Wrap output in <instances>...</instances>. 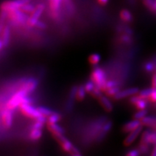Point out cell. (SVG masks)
<instances>
[{
    "instance_id": "obj_10",
    "label": "cell",
    "mask_w": 156,
    "mask_h": 156,
    "mask_svg": "<svg viewBox=\"0 0 156 156\" xmlns=\"http://www.w3.org/2000/svg\"><path fill=\"white\" fill-rule=\"evenodd\" d=\"M142 127H143V126H140L139 128L136 129H134L133 131L130 132L129 133H128L127 136H126L125 139L124 140V145L129 146L132 145L134 142H135V140L137 139L138 136H140V134L142 133Z\"/></svg>"
},
{
    "instance_id": "obj_28",
    "label": "cell",
    "mask_w": 156,
    "mask_h": 156,
    "mask_svg": "<svg viewBox=\"0 0 156 156\" xmlns=\"http://www.w3.org/2000/svg\"><path fill=\"white\" fill-rule=\"evenodd\" d=\"M140 150L138 148H135V149H132L129 151L126 154V156H140Z\"/></svg>"
},
{
    "instance_id": "obj_19",
    "label": "cell",
    "mask_w": 156,
    "mask_h": 156,
    "mask_svg": "<svg viewBox=\"0 0 156 156\" xmlns=\"http://www.w3.org/2000/svg\"><path fill=\"white\" fill-rule=\"evenodd\" d=\"M62 119V115L58 112H54L53 114L51 115L46 119V124H57Z\"/></svg>"
},
{
    "instance_id": "obj_11",
    "label": "cell",
    "mask_w": 156,
    "mask_h": 156,
    "mask_svg": "<svg viewBox=\"0 0 156 156\" xmlns=\"http://www.w3.org/2000/svg\"><path fill=\"white\" fill-rule=\"evenodd\" d=\"M11 28L12 27L9 25L8 23L5 25V27L2 31V33L0 34V39L2 40V41L3 43L4 47H7L8 46L11 41Z\"/></svg>"
},
{
    "instance_id": "obj_25",
    "label": "cell",
    "mask_w": 156,
    "mask_h": 156,
    "mask_svg": "<svg viewBox=\"0 0 156 156\" xmlns=\"http://www.w3.org/2000/svg\"><path fill=\"white\" fill-rule=\"evenodd\" d=\"M146 116H147V111L146 109H145V110H137V112L134 114L133 118L134 119L141 121Z\"/></svg>"
},
{
    "instance_id": "obj_32",
    "label": "cell",
    "mask_w": 156,
    "mask_h": 156,
    "mask_svg": "<svg viewBox=\"0 0 156 156\" xmlns=\"http://www.w3.org/2000/svg\"><path fill=\"white\" fill-rule=\"evenodd\" d=\"M152 59H153V61L154 62V65H155V72H154V73H156V56H154Z\"/></svg>"
},
{
    "instance_id": "obj_4",
    "label": "cell",
    "mask_w": 156,
    "mask_h": 156,
    "mask_svg": "<svg viewBox=\"0 0 156 156\" xmlns=\"http://www.w3.org/2000/svg\"><path fill=\"white\" fill-rule=\"evenodd\" d=\"M57 142L59 144L62 149L63 150L65 153H69L70 155H77V154L80 153L79 149H78L77 147H75V146L73 145V142L70 141L69 139H67V137L66 136H64V137L62 138L60 140H58Z\"/></svg>"
},
{
    "instance_id": "obj_7",
    "label": "cell",
    "mask_w": 156,
    "mask_h": 156,
    "mask_svg": "<svg viewBox=\"0 0 156 156\" xmlns=\"http://www.w3.org/2000/svg\"><path fill=\"white\" fill-rule=\"evenodd\" d=\"M139 88L135 87H128L125 89H121L118 93H116V95L114 97V100L115 101H121L123 99L129 98L134 95H136L139 93Z\"/></svg>"
},
{
    "instance_id": "obj_16",
    "label": "cell",
    "mask_w": 156,
    "mask_h": 156,
    "mask_svg": "<svg viewBox=\"0 0 156 156\" xmlns=\"http://www.w3.org/2000/svg\"><path fill=\"white\" fill-rule=\"evenodd\" d=\"M119 17L124 23H130L133 21V15L127 9H123L120 11Z\"/></svg>"
},
{
    "instance_id": "obj_2",
    "label": "cell",
    "mask_w": 156,
    "mask_h": 156,
    "mask_svg": "<svg viewBox=\"0 0 156 156\" xmlns=\"http://www.w3.org/2000/svg\"><path fill=\"white\" fill-rule=\"evenodd\" d=\"M108 79V74L106 69L102 67H95L93 68L90 73V80L93 82V83L101 90L105 85L107 80Z\"/></svg>"
},
{
    "instance_id": "obj_30",
    "label": "cell",
    "mask_w": 156,
    "mask_h": 156,
    "mask_svg": "<svg viewBox=\"0 0 156 156\" xmlns=\"http://www.w3.org/2000/svg\"><path fill=\"white\" fill-rule=\"evenodd\" d=\"M109 0H97L98 3L99 4V5H101V6H104L106 5L107 3L108 2Z\"/></svg>"
},
{
    "instance_id": "obj_22",
    "label": "cell",
    "mask_w": 156,
    "mask_h": 156,
    "mask_svg": "<svg viewBox=\"0 0 156 156\" xmlns=\"http://www.w3.org/2000/svg\"><path fill=\"white\" fill-rule=\"evenodd\" d=\"M37 108H38V110L39 111V112H40L42 116H44L46 119H47L48 116H50L51 115L53 114L54 113V111L47 108V107L38 106Z\"/></svg>"
},
{
    "instance_id": "obj_29",
    "label": "cell",
    "mask_w": 156,
    "mask_h": 156,
    "mask_svg": "<svg viewBox=\"0 0 156 156\" xmlns=\"http://www.w3.org/2000/svg\"><path fill=\"white\" fill-rule=\"evenodd\" d=\"M151 85L153 88L156 89V73H154L151 79Z\"/></svg>"
},
{
    "instance_id": "obj_34",
    "label": "cell",
    "mask_w": 156,
    "mask_h": 156,
    "mask_svg": "<svg viewBox=\"0 0 156 156\" xmlns=\"http://www.w3.org/2000/svg\"><path fill=\"white\" fill-rule=\"evenodd\" d=\"M71 156H82V155L80 153V154H77V155H71Z\"/></svg>"
},
{
    "instance_id": "obj_18",
    "label": "cell",
    "mask_w": 156,
    "mask_h": 156,
    "mask_svg": "<svg viewBox=\"0 0 156 156\" xmlns=\"http://www.w3.org/2000/svg\"><path fill=\"white\" fill-rule=\"evenodd\" d=\"M101 61V56L100 54L97 53L91 54L90 55L88 56V58H87V62H88L90 65L92 66L93 67L98 66Z\"/></svg>"
},
{
    "instance_id": "obj_14",
    "label": "cell",
    "mask_w": 156,
    "mask_h": 156,
    "mask_svg": "<svg viewBox=\"0 0 156 156\" xmlns=\"http://www.w3.org/2000/svg\"><path fill=\"white\" fill-rule=\"evenodd\" d=\"M63 9L67 16H73L75 13V7L73 0H62Z\"/></svg>"
},
{
    "instance_id": "obj_3",
    "label": "cell",
    "mask_w": 156,
    "mask_h": 156,
    "mask_svg": "<svg viewBox=\"0 0 156 156\" xmlns=\"http://www.w3.org/2000/svg\"><path fill=\"white\" fill-rule=\"evenodd\" d=\"M31 0H7L3 2L0 5V9L7 12L20 9L25 4L30 3Z\"/></svg>"
},
{
    "instance_id": "obj_27",
    "label": "cell",
    "mask_w": 156,
    "mask_h": 156,
    "mask_svg": "<svg viewBox=\"0 0 156 156\" xmlns=\"http://www.w3.org/2000/svg\"><path fill=\"white\" fill-rule=\"evenodd\" d=\"M149 102L153 103H156V89L152 87V91L151 95H150L149 99H148Z\"/></svg>"
},
{
    "instance_id": "obj_9",
    "label": "cell",
    "mask_w": 156,
    "mask_h": 156,
    "mask_svg": "<svg viewBox=\"0 0 156 156\" xmlns=\"http://www.w3.org/2000/svg\"><path fill=\"white\" fill-rule=\"evenodd\" d=\"M96 101L98 102L100 106L105 112L107 113H111L113 112V110H114V105H113L112 102V98L107 96L104 93L101 95L98 98H97Z\"/></svg>"
},
{
    "instance_id": "obj_1",
    "label": "cell",
    "mask_w": 156,
    "mask_h": 156,
    "mask_svg": "<svg viewBox=\"0 0 156 156\" xmlns=\"http://www.w3.org/2000/svg\"><path fill=\"white\" fill-rule=\"evenodd\" d=\"M18 109L20 114L26 118L30 119L33 121L42 120L46 122V119L42 116L38 110V108L33 105V103H23L19 106Z\"/></svg>"
},
{
    "instance_id": "obj_20",
    "label": "cell",
    "mask_w": 156,
    "mask_h": 156,
    "mask_svg": "<svg viewBox=\"0 0 156 156\" xmlns=\"http://www.w3.org/2000/svg\"><path fill=\"white\" fill-rule=\"evenodd\" d=\"M143 69L145 70V73L148 74L154 73V72H155V65H154L153 59L147 60L143 64Z\"/></svg>"
},
{
    "instance_id": "obj_5",
    "label": "cell",
    "mask_w": 156,
    "mask_h": 156,
    "mask_svg": "<svg viewBox=\"0 0 156 156\" xmlns=\"http://www.w3.org/2000/svg\"><path fill=\"white\" fill-rule=\"evenodd\" d=\"M0 114H1V122L3 127L5 129L10 128L12 126L13 120H14V112L5 107L1 111Z\"/></svg>"
},
{
    "instance_id": "obj_12",
    "label": "cell",
    "mask_w": 156,
    "mask_h": 156,
    "mask_svg": "<svg viewBox=\"0 0 156 156\" xmlns=\"http://www.w3.org/2000/svg\"><path fill=\"white\" fill-rule=\"evenodd\" d=\"M141 126H142L141 121L134 119L133 120L129 121L124 124V126H122V132L124 134H128Z\"/></svg>"
},
{
    "instance_id": "obj_21",
    "label": "cell",
    "mask_w": 156,
    "mask_h": 156,
    "mask_svg": "<svg viewBox=\"0 0 156 156\" xmlns=\"http://www.w3.org/2000/svg\"><path fill=\"white\" fill-rule=\"evenodd\" d=\"M142 2L150 11L156 13V0H143Z\"/></svg>"
},
{
    "instance_id": "obj_26",
    "label": "cell",
    "mask_w": 156,
    "mask_h": 156,
    "mask_svg": "<svg viewBox=\"0 0 156 156\" xmlns=\"http://www.w3.org/2000/svg\"><path fill=\"white\" fill-rule=\"evenodd\" d=\"M150 146L151 145H146V144L140 143V145H139V147H138V149L140 150L141 154H147L148 152H149Z\"/></svg>"
},
{
    "instance_id": "obj_15",
    "label": "cell",
    "mask_w": 156,
    "mask_h": 156,
    "mask_svg": "<svg viewBox=\"0 0 156 156\" xmlns=\"http://www.w3.org/2000/svg\"><path fill=\"white\" fill-rule=\"evenodd\" d=\"M141 123L143 126L151 128L153 129H156V117L146 116L141 120Z\"/></svg>"
},
{
    "instance_id": "obj_23",
    "label": "cell",
    "mask_w": 156,
    "mask_h": 156,
    "mask_svg": "<svg viewBox=\"0 0 156 156\" xmlns=\"http://www.w3.org/2000/svg\"><path fill=\"white\" fill-rule=\"evenodd\" d=\"M35 9H36V6L33 5V4H31L30 2L25 4V5H23L20 8L21 10L23 11L25 13H26V14L28 15H30L31 13L35 10Z\"/></svg>"
},
{
    "instance_id": "obj_17",
    "label": "cell",
    "mask_w": 156,
    "mask_h": 156,
    "mask_svg": "<svg viewBox=\"0 0 156 156\" xmlns=\"http://www.w3.org/2000/svg\"><path fill=\"white\" fill-rule=\"evenodd\" d=\"M62 0H48V8L49 12H54L62 9L63 7Z\"/></svg>"
},
{
    "instance_id": "obj_35",
    "label": "cell",
    "mask_w": 156,
    "mask_h": 156,
    "mask_svg": "<svg viewBox=\"0 0 156 156\" xmlns=\"http://www.w3.org/2000/svg\"><path fill=\"white\" fill-rule=\"evenodd\" d=\"M154 104H155L154 105V106H155V108H156V103H154Z\"/></svg>"
},
{
    "instance_id": "obj_8",
    "label": "cell",
    "mask_w": 156,
    "mask_h": 156,
    "mask_svg": "<svg viewBox=\"0 0 156 156\" xmlns=\"http://www.w3.org/2000/svg\"><path fill=\"white\" fill-rule=\"evenodd\" d=\"M130 104L132 105L136 110H145L147 108L149 104V101L142 98L137 94L129 98Z\"/></svg>"
},
{
    "instance_id": "obj_36",
    "label": "cell",
    "mask_w": 156,
    "mask_h": 156,
    "mask_svg": "<svg viewBox=\"0 0 156 156\" xmlns=\"http://www.w3.org/2000/svg\"><path fill=\"white\" fill-rule=\"evenodd\" d=\"M155 131H156V129H155Z\"/></svg>"
},
{
    "instance_id": "obj_24",
    "label": "cell",
    "mask_w": 156,
    "mask_h": 156,
    "mask_svg": "<svg viewBox=\"0 0 156 156\" xmlns=\"http://www.w3.org/2000/svg\"><path fill=\"white\" fill-rule=\"evenodd\" d=\"M152 91V87L151 88H146V89H143L142 90H140L139 93H137V95H139L140 98H142L146 99V100L148 101L149 99L150 95H151Z\"/></svg>"
},
{
    "instance_id": "obj_13",
    "label": "cell",
    "mask_w": 156,
    "mask_h": 156,
    "mask_svg": "<svg viewBox=\"0 0 156 156\" xmlns=\"http://www.w3.org/2000/svg\"><path fill=\"white\" fill-rule=\"evenodd\" d=\"M72 93H73L75 100L77 101H79V102L85 100V97H86L87 94L83 85L75 87V88L73 90Z\"/></svg>"
},
{
    "instance_id": "obj_31",
    "label": "cell",
    "mask_w": 156,
    "mask_h": 156,
    "mask_svg": "<svg viewBox=\"0 0 156 156\" xmlns=\"http://www.w3.org/2000/svg\"><path fill=\"white\" fill-rule=\"evenodd\" d=\"M151 156H156V145H155V147H154L153 151H152Z\"/></svg>"
},
{
    "instance_id": "obj_6",
    "label": "cell",
    "mask_w": 156,
    "mask_h": 156,
    "mask_svg": "<svg viewBox=\"0 0 156 156\" xmlns=\"http://www.w3.org/2000/svg\"><path fill=\"white\" fill-rule=\"evenodd\" d=\"M46 127H47L48 131L54 137V139L56 140V142L65 136V130L62 126L58 124V123L57 124H46Z\"/></svg>"
},
{
    "instance_id": "obj_33",
    "label": "cell",
    "mask_w": 156,
    "mask_h": 156,
    "mask_svg": "<svg viewBox=\"0 0 156 156\" xmlns=\"http://www.w3.org/2000/svg\"><path fill=\"white\" fill-rule=\"evenodd\" d=\"M4 48V45H3V43L2 41V40L0 39V51H1V50L2 49V48Z\"/></svg>"
}]
</instances>
